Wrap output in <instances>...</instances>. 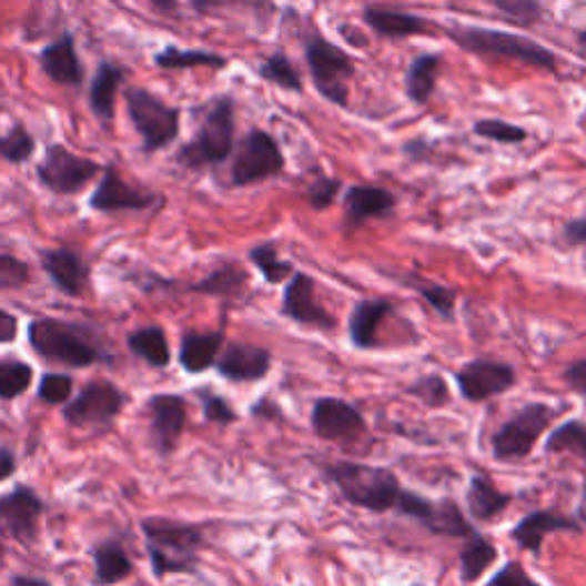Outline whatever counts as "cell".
Listing matches in <instances>:
<instances>
[{
    "mask_svg": "<svg viewBox=\"0 0 586 586\" xmlns=\"http://www.w3.org/2000/svg\"><path fill=\"white\" fill-rule=\"evenodd\" d=\"M325 479L333 484L340 495L357 506L372 513H398L417 521L426 527L435 511V499L422 497L420 493L406 491L401 486L398 476L390 467L353 463V461H337L321 465Z\"/></svg>",
    "mask_w": 586,
    "mask_h": 586,
    "instance_id": "cell-1",
    "label": "cell"
},
{
    "mask_svg": "<svg viewBox=\"0 0 586 586\" xmlns=\"http://www.w3.org/2000/svg\"><path fill=\"white\" fill-rule=\"evenodd\" d=\"M140 527L146 536V553H150L156 577L198 570V553L204 545V529L200 525L144 518Z\"/></svg>",
    "mask_w": 586,
    "mask_h": 586,
    "instance_id": "cell-2",
    "label": "cell"
},
{
    "mask_svg": "<svg viewBox=\"0 0 586 586\" xmlns=\"http://www.w3.org/2000/svg\"><path fill=\"white\" fill-rule=\"evenodd\" d=\"M28 342L37 355L83 370L105 362L108 353L92 340L90 330L60 319H34L28 325Z\"/></svg>",
    "mask_w": 586,
    "mask_h": 586,
    "instance_id": "cell-3",
    "label": "cell"
},
{
    "mask_svg": "<svg viewBox=\"0 0 586 586\" xmlns=\"http://www.w3.org/2000/svg\"><path fill=\"white\" fill-rule=\"evenodd\" d=\"M234 101L228 97L213 101L198 135L189 144L181 146L176 161L189 170H200L228 161L234 150Z\"/></svg>",
    "mask_w": 586,
    "mask_h": 586,
    "instance_id": "cell-4",
    "label": "cell"
},
{
    "mask_svg": "<svg viewBox=\"0 0 586 586\" xmlns=\"http://www.w3.org/2000/svg\"><path fill=\"white\" fill-rule=\"evenodd\" d=\"M449 37L461 49L479 55L513 58L547 71H555L557 67V58L553 51L511 32L491 30V28H454L449 30Z\"/></svg>",
    "mask_w": 586,
    "mask_h": 586,
    "instance_id": "cell-5",
    "label": "cell"
},
{
    "mask_svg": "<svg viewBox=\"0 0 586 586\" xmlns=\"http://www.w3.org/2000/svg\"><path fill=\"white\" fill-rule=\"evenodd\" d=\"M129 118L142 138V152L154 154L165 150L179 135V110L144 88L127 90Z\"/></svg>",
    "mask_w": 586,
    "mask_h": 586,
    "instance_id": "cell-6",
    "label": "cell"
},
{
    "mask_svg": "<svg viewBox=\"0 0 586 586\" xmlns=\"http://www.w3.org/2000/svg\"><path fill=\"white\" fill-rule=\"evenodd\" d=\"M559 411L547 403H527L493 435V456L497 461H521L532 454L540 435L553 426Z\"/></svg>",
    "mask_w": 586,
    "mask_h": 586,
    "instance_id": "cell-7",
    "label": "cell"
},
{
    "mask_svg": "<svg viewBox=\"0 0 586 586\" xmlns=\"http://www.w3.org/2000/svg\"><path fill=\"white\" fill-rule=\"evenodd\" d=\"M101 172L97 161L73 154L62 142L47 146V154L37 165V179L55 195H77Z\"/></svg>",
    "mask_w": 586,
    "mask_h": 586,
    "instance_id": "cell-8",
    "label": "cell"
},
{
    "mask_svg": "<svg viewBox=\"0 0 586 586\" xmlns=\"http://www.w3.org/2000/svg\"><path fill=\"white\" fill-rule=\"evenodd\" d=\"M307 64L312 71V79L316 90L337 105L348 103V81L353 77V62L351 58L335 44H330L325 40H314L305 49Z\"/></svg>",
    "mask_w": 586,
    "mask_h": 586,
    "instance_id": "cell-9",
    "label": "cell"
},
{
    "mask_svg": "<svg viewBox=\"0 0 586 586\" xmlns=\"http://www.w3.org/2000/svg\"><path fill=\"white\" fill-rule=\"evenodd\" d=\"M127 406V394L113 383L94 381L64 408L67 424L77 428H108Z\"/></svg>",
    "mask_w": 586,
    "mask_h": 586,
    "instance_id": "cell-10",
    "label": "cell"
},
{
    "mask_svg": "<svg viewBox=\"0 0 586 586\" xmlns=\"http://www.w3.org/2000/svg\"><path fill=\"white\" fill-rule=\"evenodd\" d=\"M284 170V156L273 135L264 131H250L239 146V154L232 165L234 186H250V183L271 179Z\"/></svg>",
    "mask_w": 586,
    "mask_h": 586,
    "instance_id": "cell-11",
    "label": "cell"
},
{
    "mask_svg": "<svg viewBox=\"0 0 586 586\" xmlns=\"http://www.w3.org/2000/svg\"><path fill=\"white\" fill-rule=\"evenodd\" d=\"M454 383L465 401L484 403L508 392L518 383V374L508 362H495L482 357L465 362L454 374Z\"/></svg>",
    "mask_w": 586,
    "mask_h": 586,
    "instance_id": "cell-12",
    "label": "cell"
},
{
    "mask_svg": "<svg viewBox=\"0 0 586 586\" xmlns=\"http://www.w3.org/2000/svg\"><path fill=\"white\" fill-rule=\"evenodd\" d=\"M312 431L327 443H355L366 433L362 413L344 398L321 396L312 406Z\"/></svg>",
    "mask_w": 586,
    "mask_h": 586,
    "instance_id": "cell-13",
    "label": "cell"
},
{
    "mask_svg": "<svg viewBox=\"0 0 586 586\" xmlns=\"http://www.w3.org/2000/svg\"><path fill=\"white\" fill-rule=\"evenodd\" d=\"M282 314L301 325L323 330V333H333L337 327V319L319 305L316 282L307 273H293L286 282L282 293Z\"/></svg>",
    "mask_w": 586,
    "mask_h": 586,
    "instance_id": "cell-14",
    "label": "cell"
},
{
    "mask_svg": "<svg viewBox=\"0 0 586 586\" xmlns=\"http://www.w3.org/2000/svg\"><path fill=\"white\" fill-rule=\"evenodd\" d=\"M44 502L30 486H17L12 493L0 495V529L19 543L30 545L40 532Z\"/></svg>",
    "mask_w": 586,
    "mask_h": 586,
    "instance_id": "cell-15",
    "label": "cell"
},
{
    "mask_svg": "<svg viewBox=\"0 0 586 586\" xmlns=\"http://www.w3.org/2000/svg\"><path fill=\"white\" fill-rule=\"evenodd\" d=\"M273 355L269 348L232 342L220 351L215 370L218 374L232 383H260L271 374Z\"/></svg>",
    "mask_w": 586,
    "mask_h": 586,
    "instance_id": "cell-16",
    "label": "cell"
},
{
    "mask_svg": "<svg viewBox=\"0 0 586 586\" xmlns=\"http://www.w3.org/2000/svg\"><path fill=\"white\" fill-rule=\"evenodd\" d=\"M152 417V443L159 454L168 456L176 449L179 437L186 426V401L179 394H154L146 401Z\"/></svg>",
    "mask_w": 586,
    "mask_h": 586,
    "instance_id": "cell-17",
    "label": "cell"
},
{
    "mask_svg": "<svg viewBox=\"0 0 586 586\" xmlns=\"http://www.w3.org/2000/svg\"><path fill=\"white\" fill-rule=\"evenodd\" d=\"M161 198L152 193H142L120 176V172L110 165L103 170L97 191L90 198V206L101 213H118V211H144L152 204H159Z\"/></svg>",
    "mask_w": 586,
    "mask_h": 586,
    "instance_id": "cell-18",
    "label": "cell"
},
{
    "mask_svg": "<svg viewBox=\"0 0 586 586\" xmlns=\"http://www.w3.org/2000/svg\"><path fill=\"white\" fill-rule=\"evenodd\" d=\"M559 532L582 534V525L573 516H564V513L540 508V511L529 513V516H525L523 521H518L516 527L511 529V538L516 540L518 547H523L534 557H538L545 538L549 534H559Z\"/></svg>",
    "mask_w": 586,
    "mask_h": 586,
    "instance_id": "cell-19",
    "label": "cell"
},
{
    "mask_svg": "<svg viewBox=\"0 0 586 586\" xmlns=\"http://www.w3.org/2000/svg\"><path fill=\"white\" fill-rule=\"evenodd\" d=\"M40 256L44 273L60 293H64V296H81L88 286L90 271L77 250L51 247V250H42Z\"/></svg>",
    "mask_w": 586,
    "mask_h": 586,
    "instance_id": "cell-20",
    "label": "cell"
},
{
    "mask_svg": "<svg viewBox=\"0 0 586 586\" xmlns=\"http://www.w3.org/2000/svg\"><path fill=\"white\" fill-rule=\"evenodd\" d=\"M40 67L47 77L67 88H79L83 83V64L77 53V44H73V37L64 32L58 42L49 44L40 53Z\"/></svg>",
    "mask_w": 586,
    "mask_h": 586,
    "instance_id": "cell-21",
    "label": "cell"
},
{
    "mask_svg": "<svg viewBox=\"0 0 586 586\" xmlns=\"http://www.w3.org/2000/svg\"><path fill=\"white\" fill-rule=\"evenodd\" d=\"M394 312V305L385 299L360 301L348 319L351 344L360 351H372L378 346V327Z\"/></svg>",
    "mask_w": 586,
    "mask_h": 586,
    "instance_id": "cell-22",
    "label": "cell"
},
{
    "mask_svg": "<svg viewBox=\"0 0 586 586\" xmlns=\"http://www.w3.org/2000/svg\"><path fill=\"white\" fill-rule=\"evenodd\" d=\"M467 513L476 523H491L511 506L513 495L502 493L486 474H472L465 491Z\"/></svg>",
    "mask_w": 586,
    "mask_h": 586,
    "instance_id": "cell-23",
    "label": "cell"
},
{
    "mask_svg": "<svg viewBox=\"0 0 586 586\" xmlns=\"http://www.w3.org/2000/svg\"><path fill=\"white\" fill-rule=\"evenodd\" d=\"M225 346V333H186L181 340L179 362L189 374H202L215 366L220 351Z\"/></svg>",
    "mask_w": 586,
    "mask_h": 586,
    "instance_id": "cell-24",
    "label": "cell"
},
{
    "mask_svg": "<svg viewBox=\"0 0 586 586\" xmlns=\"http://www.w3.org/2000/svg\"><path fill=\"white\" fill-rule=\"evenodd\" d=\"M122 83H124V69H120L113 62L99 64L94 79H92V85H90V108L101 122L113 120L115 101H118Z\"/></svg>",
    "mask_w": 586,
    "mask_h": 586,
    "instance_id": "cell-25",
    "label": "cell"
},
{
    "mask_svg": "<svg viewBox=\"0 0 586 586\" xmlns=\"http://www.w3.org/2000/svg\"><path fill=\"white\" fill-rule=\"evenodd\" d=\"M94 559V586H110L127 579L133 573V564L127 549L118 540H103L92 549Z\"/></svg>",
    "mask_w": 586,
    "mask_h": 586,
    "instance_id": "cell-26",
    "label": "cell"
},
{
    "mask_svg": "<svg viewBox=\"0 0 586 586\" xmlns=\"http://www.w3.org/2000/svg\"><path fill=\"white\" fill-rule=\"evenodd\" d=\"M344 202H346V215L353 225H362L364 220L385 215L396 204L394 195L378 186H353L348 189Z\"/></svg>",
    "mask_w": 586,
    "mask_h": 586,
    "instance_id": "cell-27",
    "label": "cell"
},
{
    "mask_svg": "<svg viewBox=\"0 0 586 586\" xmlns=\"http://www.w3.org/2000/svg\"><path fill=\"white\" fill-rule=\"evenodd\" d=\"M497 557L499 553L495 543L479 532H474L465 538V545L461 549V579L465 584L476 582L497 562Z\"/></svg>",
    "mask_w": 586,
    "mask_h": 586,
    "instance_id": "cell-28",
    "label": "cell"
},
{
    "mask_svg": "<svg viewBox=\"0 0 586 586\" xmlns=\"http://www.w3.org/2000/svg\"><path fill=\"white\" fill-rule=\"evenodd\" d=\"M245 286H247V273L236 264H223L211 271L206 277H202L200 282L191 284L189 291L213 299H236L241 296Z\"/></svg>",
    "mask_w": 586,
    "mask_h": 586,
    "instance_id": "cell-29",
    "label": "cell"
},
{
    "mask_svg": "<svg viewBox=\"0 0 586 586\" xmlns=\"http://www.w3.org/2000/svg\"><path fill=\"white\" fill-rule=\"evenodd\" d=\"M127 344L138 357H142L146 364L156 366V370L170 364V344L161 325H146L135 330V333L127 337Z\"/></svg>",
    "mask_w": 586,
    "mask_h": 586,
    "instance_id": "cell-30",
    "label": "cell"
},
{
    "mask_svg": "<svg viewBox=\"0 0 586 586\" xmlns=\"http://www.w3.org/2000/svg\"><path fill=\"white\" fill-rule=\"evenodd\" d=\"M426 529L433 536H447V538H467L476 532L467 523L461 506L454 499H437L435 502V511H433L431 521L426 523Z\"/></svg>",
    "mask_w": 586,
    "mask_h": 586,
    "instance_id": "cell-31",
    "label": "cell"
},
{
    "mask_svg": "<svg viewBox=\"0 0 586 586\" xmlns=\"http://www.w3.org/2000/svg\"><path fill=\"white\" fill-rule=\"evenodd\" d=\"M545 454H573L586 463V422L568 420L549 431L543 445Z\"/></svg>",
    "mask_w": 586,
    "mask_h": 586,
    "instance_id": "cell-32",
    "label": "cell"
},
{
    "mask_svg": "<svg viewBox=\"0 0 586 586\" xmlns=\"http://www.w3.org/2000/svg\"><path fill=\"white\" fill-rule=\"evenodd\" d=\"M364 21L383 37H408V34H417L426 30V23L422 17L401 14L392 10H366Z\"/></svg>",
    "mask_w": 586,
    "mask_h": 586,
    "instance_id": "cell-33",
    "label": "cell"
},
{
    "mask_svg": "<svg viewBox=\"0 0 586 586\" xmlns=\"http://www.w3.org/2000/svg\"><path fill=\"white\" fill-rule=\"evenodd\" d=\"M437 69H440V58L435 53L420 55L411 64L406 77V90L415 103H426L431 99L437 81Z\"/></svg>",
    "mask_w": 586,
    "mask_h": 586,
    "instance_id": "cell-34",
    "label": "cell"
},
{
    "mask_svg": "<svg viewBox=\"0 0 586 586\" xmlns=\"http://www.w3.org/2000/svg\"><path fill=\"white\" fill-rule=\"evenodd\" d=\"M156 67L174 71V69H193V67H211V69H220L225 67L228 60L218 53L211 51H181L176 47H168L161 53H156L154 58Z\"/></svg>",
    "mask_w": 586,
    "mask_h": 586,
    "instance_id": "cell-35",
    "label": "cell"
},
{
    "mask_svg": "<svg viewBox=\"0 0 586 586\" xmlns=\"http://www.w3.org/2000/svg\"><path fill=\"white\" fill-rule=\"evenodd\" d=\"M250 262L256 266L264 275V280L269 284H282L286 277L293 275V266L286 260H280L277 247L273 243H262V245H254L250 250Z\"/></svg>",
    "mask_w": 586,
    "mask_h": 586,
    "instance_id": "cell-36",
    "label": "cell"
},
{
    "mask_svg": "<svg viewBox=\"0 0 586 586\" xmlns=\"http://www.w3.org/2000/svg\"><path fill=\"white\" fill-rule=\"evenodd\" d=\"M408 286H413L420 296L426 301L428 307L435 310V314L445 321H454L456 319V291L443 284H435V282H426V280H417L411 277Z\"/></svg>",
    "mask_w": 586,
    "mask_h": 586,
    "instance_id": "cell-37",
    "label": "cell"
},
{
    "mask_svg": "<svg viewBox=\"0 0 586 586\" xmlns=\"http://www.w3.org/2000/svg\"><path fill=\"white\" fill-rule=\"evenodd\" d=\"M32 366L21 360H0V398L12 401L26 394L32 385Z\"/></svg>",
    "mask_w": 586,
    "mask_h": 586,
    "instance_id": "cell-38",
    "label": "cell"
},
{
    "mask_svg": "<svg viewBox=\"0 0 586 586\" xmlns=\"http://www.w3.org/2000/svg\"><path fill=\"white\" fill-rule=\"evenodd\" d=\"M406 392L415 396L417 401H422L426 408H445L452 401L449 383L445 381V376H440V374L420 376L413 385H408Z\"/></svg>",
    "mask_w": 586,
    "mask_h": 586,
    "instance_id": "cell-39",
    "label": "cell"
},
{
    "mask_svg": "<svg viewBox=\"0 0 586 586\" xmlns=\"http://www.w3.org/2000/svg\"><path fill=\"white\" fill-rule=\"evenodd\" d=\"M34 154V138L26 131L23 124H17L10 129V133L0 135V159L21 165L26 161H30V156Z\"/></svg>",
    "mask_w": 586,
    "mask_h": 586,
    "instance_id": "cell-40",
    "label": "cell"
},
{
    "mask_svg": "<svg viewBox=\"0 0 586 586\" xmlns=\"http://www.w3.org/2000/svg\"><path fill=\"white\" fill-rule=\"evenodd\" d=\"M260 77L284 88V90H293L299 92L303 88V81L299 77L296 67L291 64V60L284 53H273L262 67H260Z\"/></svg>",
    "mask_w": 586,
    "mask_h": 586,
    "instance_id": "cell-41",
    "label": "cell"
},
{
    "mask_svg": "<svg viewBox=\"0 0 586 586\" xmlns=\"http://www.w3.org/2000/svg\"><path fill=\"white\" fill-rule=\"evenodd\" d=\"M198 396L202 401V411H204V417L213 424H220V426H225V424H232L236 422V411L232 408V403L225 398V396H220L211 390H198Z\"/></svg>",
    "mask_w": 586,
    "mask_h": 586,
    "instance_id": "cell-42",
    "label": "cell"
},
{
    "mask_svg": "<svg viewBox=\"0 0 586 586\" xmlns=\"http://www.w3.org/2000/svg\"><path fill=\"white\" fill-rule=\"evenodd\" d=\"M30 280V266L12 254H0V291H14Z\"/></svg>",
    "mask_w": 586,
    "mask_h": 586,
    "instance_id": "cell-43",
    "label": "cell"
},
{
    "mask_svg": "<svg viewBox=\"0 0 586 586\" xmlns=\"http://www.w3.org/2000/svg\"><path fill=\"white\" fill-rule=\"evenodd\" d=\"M497 10L513 23L532 26L540 17L538 0H495Z\"/></svg>",
    "mask_w": 586,
    "mask_h": 586,
    "instance_id": "cell-44",
    "label": "cell"
},
{
    "mask_svg": "<svg viewBox=\"0 0 586 586\" xmlns=\"http://www.w3.org/2000/svg\"><path fill=\"white\" fill-rule=\"evenodd\" d=\"M474 133L482 135V138H491L497 142H523L527 138V131L516 127V124H508L502 120H484L474 127Z\"/></svg>",
    "mask_w": 586,
    "mask_h": 586,
    "instance_id": "cell-45",
    "label": "cell"
},
{
    "mask_svg": "<svg viewBox=\"0 0 586 586\" xmlns=\"http://www.w3.org/2000/svg\"><path fill=\"white\" fill-rule=\"evenodd\" d=\"M73 392V381L71 376H64V374H44L42 381H40V390H37V394H40V398L44 403H51V406H55V403H64Z\"/></svg>",
    "mask_w": 586,
    "mask_h": 586,
    "instance_id": "cell-46",
    "label": "cell"
},
{
    "mask_svg": "<svg viewBox=\"0 0 586 586\" xmlns=\"http://www.w3.org/2000/svg\"><path fill=\"white\" fill-rule=\"evenodd\" d=\"M191 6L202 14L220 10H273L271 0H191Z\"/></svg>",
    "mask_w": 586,
    "mask_h": 586,
    "instance_id": "cell-47",
    "label": "cell"
},
{
    "mask_svg": "<svg viewBox=\"0 0 586 586\" xmlns=\"http://www.w3.org/2000/svg\"><path fill=\"white\" fill-rule=\"evenodd\" d=\"M486 586H540L521 562H508L504 564L488 582Z\"/></svg>",
    "mask_w": 586,
    "mask_h": 586,
    "instance_id": "cell-48",
    "label": "cell"
},
{
    "mask_svg": "<svg viewBox=\"0 0 586 586\" xmlns=\"http://www.w3.org/2000/svg\"><path fill=\"white\" fill-rule=\"evenodd\" d=\"M337 193H340V181H335V179H319L316 183H312V186H310L307 200H310V204L316 211H321V209H327L330 204L335 202Z\"/></svg>",
    "mask_w": 586,
    "mask_h": 586,
    "instance_id": "cell-49",
    "label": "cell"
},
{
    "mask_svg": "<svg viewBox=\"0 0 586 586\" xmlns=\"http://www.w3.org/2000/svg\"><path fill=\"white\" fill-rule=\"evenodd\" d=\"M564 381L570 385L573 392H577L579 396L586 398V357L584 360H575L573 364L566 366Z\"/></svg>",
    "mask_w": 586,
    "mask_h": 586,
    "instance_id": "cell-50",
    "label": "cell"
},
{
    "mask_svg": "<svg viewBox=\"0 0 586 586\" xmlns=\"http://www.w3.org/2000/svg\"><path fill=\"white\" fill-rule=\"evenodd\" d=\"M250 413H252L254 417H260V420H269V422H282V408L277 406L275 401H271V398H262V401H256Z\"/></svg>",
    "mask_w": 586,
    "mask_h": 586,
    "instance_id": "cell-51",
    "label": "cell"
},
{
    "mask_svg": "<svg viewBox=\"0 0 586 586\" xmlns=\"http://www.w3.org/2000/svg\"><path fill=\"white\" fill-rule=\"evenodd\" d=\"M19 335V321L14 314L0 310V344H12Z\"/></svg>",
    "mask_w": 586,
    "mask_h": 586,
    "instance_id": "cell-52",
    "label": "cell"
},
{
    "mask_svg": "<svg viewBox=\"0 0 586 586\" xmlns=\"http://www.w3.org/2000/svg\"><path fill=\"white\" fill-rule=\"evenodd\" d=\"M564 239L568 245H586V218L570 220L564 228Z\"/></svg>",
    "mask_w": 586,
    "mask_h": 586,
    "instance_id": "cell-53",
    "label": "cell"
},
{
    "mask_svg": "<svg viewBox=\"0 0 586 586\" xmlns=\"http://www.w3.org/2000/svg\"><path fill=\"white\" fill-rule=\"evenodd\" d=\"M17 472V456L12 449L0 447V482L10 479V476Z\"/></svg>",
    "mask_w": 586,
    "mask_h": 586,
    "instance_id": "cell-54",
    "label": "cell"
},
{
    "mask_svg": "<svg viewBox=\"0 0 586 586\" xmlns=\"http://www.w3.org/2000/svg\"><path fill=\"white\" fill-rule=\"evenodd\" d=\"M12 586H51V584L42 577H34V575H14Z\"/></svg>",
    "mask_w": 586,
    "mask_h": 586,
    "instance_id": "cell-55",
    "label": "cell"
},
{
    "mask_svg": "<svg viewBox=\"0 0 586 586\" xmlns=\"http://www.w3.org/2000/svg\"><path fill=\"white\" fill-rule=\"evenodd\" d=\"M152 3H154V8H159L163 12H170L176 8V0H152Z\"/></svg>",
    "mask_w": 586,
    "mask_h": 586,
    "instance_id": "cell-56",
    "label": "cell"
},
{
    "mask_svg": "<svg viewBox=\"0 0 586 586\" xmlns=\"http://www.w3.org/2000/svg\"><path fill=\"white\" fill-rule=\"evenodd\" d=\"M3 566H6V545H3V540H0V568Z\"/></svg>",
    "mask_w": 586,
    "mask_h": 586,
    "instance_id": "cell-57",
    "label": "cell"
}]
</instances>
